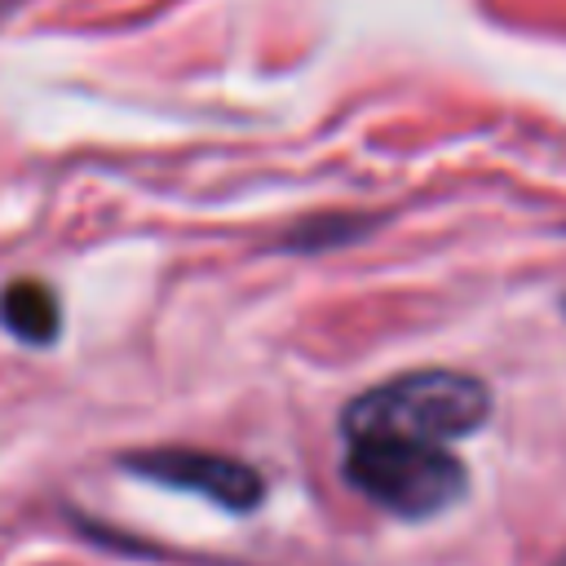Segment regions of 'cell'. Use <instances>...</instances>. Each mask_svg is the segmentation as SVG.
I'll return each instance as SVG.
<instances>
[{"label": "cell", "mask_w": 566, "mask_h": 566, "mask_svg": "<svg viewBox=\"0 0 566 566\" xmlns=\"http://www.w3.org/2000/svg\"><path fill=\"white\" fill-rule=\"evenodd\" d=\"M491 416V389L451 367H424L402 371L394 380H380L345 402L340 433L345 442H424L447 447L455 438H469Z\"/></svg>", "instance_id": "cell-1"}, {"label": "cell", "mask_w": 566, "mask_h": 566, "mask_svg": "<svg viewBox=\"0 0 566 566\" xmlns=\"http://www.w3.org/2000/svg\"><path fill=\"white\" fill-rule=\"evenodd\" d=\"M345 478L363 500L394 517H433L469 486L464 464L447 447L424 442H349Z\"/></svg>", "instance_id": "cell-2"}, {"label": "cell", "mask_w": 566, "mask_h": 566, "mask_svg": "<svg viewBox=\"0 0 566 566\" xmlns=\"http://www.w3.org/2000/svg\"><path fill=\"white\" fill-rule=\"evenodd\" d=\"M124 469H133L137 478H150L159 486H177V491H195L230 513H252L265 500V482L252 464L234 460V455H217V451H195V447H150V451H133L124 455Z\"/></svg>", "instance_id": "cell-3"}, {"label": "cell", "mask_w": 566, "mask_h": 566, "mask_svg": "<svg viewBox=\"0 0 566 566\" xmlns=\"http://www.w3.org/2000/svg\"><path fill=\"white\" fill-rule=\"evenodd\" d=\"M0 323L27 345H49L57 336V296L40 279H13L0 292Z\"/></svg>", "instance_id": "cell-4"}, {"label": "cell", "mask_w": 566, "mask_h": 566, "mask_svg": "<svg viewBox=\"0 0 566 566\" xmlns=\"http://www.w3.org/2000/svg\"><path fill=\"white\" fill-rule=\"evenodd\" d=\"M376 226V217H345V212H318V217H305L301 226H292L283 234V248L287 252H327V248H340L358 234H367Z\"/></svg>", "instance_id": "cell-5"}, {"label": "cell", "mask_w": 566, "mask_h": 566, "mask_svg": "<svg viewBox=\"0 0 566 566\" xmlns=\"http://www.w3.org/2000/svg\"><path fill=\"white\" fill-rule=\"evenodd\" d=\"M557 566H566V553H562V557H557Z\"/></svg>", "instance_id": "cell-6"}]
</instances>
